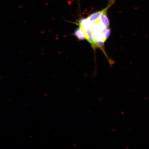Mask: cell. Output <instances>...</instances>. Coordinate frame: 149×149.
<instances>
[{
    "label": "cell",
    "mask_w": 149,
    "mask_h": 149,
    "mask_svg": "<svg viewBox=\"0 0 149 149\" xmlns=\"http://www.w3.org/2000/svg\"><path fill=\"white\" fill-rule=\"evenodd\" d=\"M102 11L101 10L93 13L88 16V17L86 18L91 23L96 22L97 20H98Z\"/></svg>",
    "instance_id": "6da1fadb"
},
{
    "label": "cell",
    "mask_w": 149,
    "mask_h": 149,
    "mask_svg": "<svg viewBox=\"0 0 149 149\" xmlns=\"http://www.w3.org/2000/svg\"><path fill=\"white\" fill-rule=\"evenodd\" d=\"M74 36L77 38L78 40H85V35L83 31L80 29L78 28L74 31Z\"/></svg>",
    "instance_id": "7a4b0ae2"
}]
</instances>
